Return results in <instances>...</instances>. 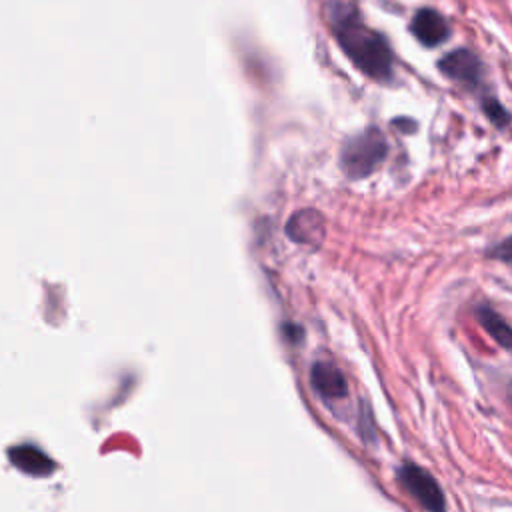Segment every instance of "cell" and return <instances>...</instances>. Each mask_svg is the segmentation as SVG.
Wrapping results in <instances>:
<instances>
[{
    "mask_svg": "<svg viewBox=\"0 0 512 512\" xmlns=\"http://www.w3.org/2000/svg\"><path fill=\"white\" fill-rule=\"evenodd\" d=\"M336 36L342 50L366 76L376 80H386L390 76L392 54L384 36L352 18H344L336 26Z\"/></svg>",
    "mask_w": 512,
    "mask_h": 512,
    "instance_id": "cell-1",
    "label": "cell"
},
{
    "mask_svg": "<svg viewBox=\"0 0 512 512\" xmlns=\"http://www.w3.org/2000/svg\"><path fill=\"white\" fill-rule=\"evenodd\" d=\"M388 152L386 140L380 130L368 128L350 138L342 148V168L350 178H364L380 166Z\"/></svg>",
    "mask_w": 512,
    "mask_h": 512,
    "instance_id": "cell-2",
    "label": "cell"
},
{
    "mask_svg": "<svg viewBox=\"0 0 512 512\" xmlns=\"http://www.w3.org/2000/svg\"><path fill=\"white\" fill-rule=\"evenodd\" d=\"M398 480L404 490L428 512H444V496L436 480L414 464H404L398 468Z\"/></svg>",
    "mask_w": 512,
    "mask_h": 512,
    "instance_id": "cell-3",
    "label": "cell"
},
{
    "mask_svg": "<svg viewBox=\"0 0 512 512\" xmlns=\"http://www.w3.org/2000/svg\"><path fill=\"white\" fill-rule=\"evenodd\" d=\"M412 34L428 48L442 44L448 38V22L444 20L442 14H438L432 8L418 10L410 22Z\"/></svg>",
    "mask_w": 512,
    "mask_h": 512,
    "instance_id": "cell-4",
    "label": "cell"
},
{
    "mask_svg": "<svg viewBox=\"0 0 512 512\" xmlns=\"http://www.w3.org/2000/svg\"><path fill=\"white\" fill-rule=\"evenodd\" d=\"M438 68L452 80L462 82V84H476L480 78V62L478 58L468 52V50H456L446 54L440 62Z\"/></svg>",
    "mask_w": 512,
    "mask_h": 512,
    "instance_id": "cell-5",
    "label": "cell"
},
{
    "mask_svg": "<svg viewBox=\"0 0 512 512\" xmlns=\"http://www.w3.org/2000/svg\"><path fill=\"white\" fill-rule=\"evenodd\" d=\"M310 380H312L314 390L320 396L328 398V400L344 398L346 392H348V384H346L344 374L332 362H316L312 366Z\"/></svg>",
    "mask_w": 512,
    "mask_h": 512,
    "instance_id": "cell-6",
    "label": "cell"
},
{
    "mask_svg": "<svg viewBox=\"0 0 512 512\" xmlns=\"http://www.w3.org/2000/svg\"><path fill=\"white\" fill-rule=\"evenodd\" d=\"M8 456H10V462L14 466H18L24 474H30L36 478L52 474V470L56 466L42 450H38L36 446H30V444L12 446L8 450Z\"/></svg>",
    "mask_w": 512,
    "mask_h": 512,
    "instance_id": "cell-7",
    "label": "cell"
},
{
    "mask_svg": "<svg viewBox=\"0 0 512 512\" xmlns=\"http://www.w3.org/2000/svg\"><path fill=\"white\" fill-rule=\"evenodd\" d=\"M288 234L298 242H306V244L316 242L322 236L320 214H316L312 210H302V212L294 214L292 220L288 222Z\"/></svg>",
    "mask_w": 512,
    "mask_h": 512,
    "instance_id": "cell-8",
    "label": "cell"
},
{
    "mask_svg": "<svg viewBox=\"0 0 512 512\" xmlns=\"http://www.w3.org/2000/svg\"><path fill=\"white\" fill-rule=\"evenodd\" d=\"M478 320L480 324L486 328V332L504 348L512 350V328L500 318L494 314V310L490 308H480L478 310Z\"/></svg>",
    "mask_w": 512,
    "mask_h": 512,
    "instance_id": "cell-9",
    "label": "cell"
},
{
    "mask_svg": "<svg viewBox=\"0 0 512 512\" xmlns=\"http://www.w3.org/2000/svg\"><path fill=\"white\" fill-rule=\"evenodd\" d=\"M498 256L512 260V240H508L506 244H502V246H500V250H498Z\"/></svg>",
    "mask_w": 512,
    "mask_h": 512,
    "instance_id": "cell-10",
    "label": "cell"
}]
</instances>
